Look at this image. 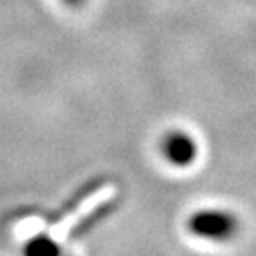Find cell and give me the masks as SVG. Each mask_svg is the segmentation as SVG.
Segmentation results:
<instances>
[{
  "instance_id": "1",
  "label": "cell",
  "mask_w": 256,
  "mask_h": 256,
  "mask_svg": "<svg viewBox=\"0 0 256 256\" xmlns=\"http://www.w3.org/2000/svg\"><path fill=\"white\" fill-rule=\"evenodd\" d=\"M238 222L224 210H200L188 219V230L203 238L224 240L235 235Z\"/></svg>"
},
{
  "instance_id": "2",
  "label": "cell",
  "mask_w": 256,
  "mask_h": 256,
  "mask_svg": "<svg viewBox=\"0 0 256 256\" xmlns=\"http://www.w3.org/2000/svg\"><path fill=\"white\" fill-rule=\"evenodd\" d=\"M162 150H164L166 158H168L171 164L178 166V168L190 166L198 156L196 140L185 132L168 134L164 142H162Z\"/></svg>"
},
{
  "instance_id": "3",
  "label": "cell",
  "mask_w": 256,
  "mask_h": 256,
  "mask_svg": "<svg viewBox=\"0 0 256 256\" xmlns=\"http://www.w3.org/2000/svg\"><path fill=\"white\" fill-rule=\"evenodd\" d=\"M56 251H57L56 246L44 238L32 240L30 244L27 246V252H30V254H44V252H56Z\"/></svg>"
},
{
  "instance_id": "4",
  "label": "cell",
  "mask_w": 256,
  "mask_h": 256,
  "mask_svg": "<svg viewBox=\"0 0 256 256\" xmlns=\"http://www.w3.org/2000/svg\"><path fill=\"white\" fill-rule=\"evenodd\" d=\"M64 4H68V6H80L84 0H62Z\"/></svg>"
}]
</instances>
